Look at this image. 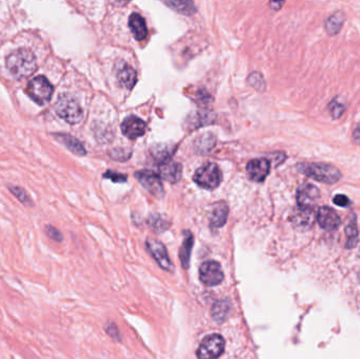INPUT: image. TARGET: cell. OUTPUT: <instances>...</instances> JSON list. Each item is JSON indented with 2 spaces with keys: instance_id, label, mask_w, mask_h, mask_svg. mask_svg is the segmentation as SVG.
<instances>
[{
  "instance_id": "6da1fadb",
  "label": "cell",
  "mask_w": 360,
  "mask_h": 359,
  "mask_svg": "<svg viewBox=\"0 0 360 359\" xmlns=\"http://www.w3.org/2000/svg\"><path fill=\"white\" fill-rule=\"evenodd\" d=\"M6 66L15 78H27L37 71L36 56L29 49L20 48L7 56Z\"/></svg>"
},
{
  "instance_id": "7a4b0ae2",
  "label": "cell",
  "mask_w": 360,
  "mask_h": 359,
  "mask_svg": "<svg viewBox=\"0 0 360 359\" xmlns=\"http://www.w3.org/2000/svg\"><path fill=\"white\" fill-rule=\"evenodd\" d=\"M297 170L314 181L325 185L337 184L342 177L338 168L325 162H300L297 164Z\"/></svg>"
},
{
  "instance_id": "3957f363",
  "label": "cell",
  "mask_w": 360,
  "mask_h": 359,
  "mask_svg": "<svg viewBox=\"0 0 360 359\" xmlns=\"http://www.w3.org/2000/svg\"><path fill=\"white\" fill-rule=\"evenodd\" d=\"M56 114L71 125H76L81 122L83 111L78 101L69 94H60L54 106Z\"/></svg>"
},
{
  "instance_id": "277c9868",
  "label": "cell",
  "mask_w": 360,
  "mask_h": 359,
  "mask_svg": "<svg viewBox=\"0 0 360 359\" xmlns=\"http://www.w3.org/2000/svg\"><path fill=\"white\" fill-rule=\"evenodd\" d=\"M25 92L29 98L40 106H43L51 100L54 93V86L47 77L37 76L29 80Z\"/></svg>"
},
{
  "instance_id": "5b68a950",
  "label": "cell",
  "mask_w": 360,
  "mask_h": 359,
  "mask_svg": "<svg viewBox=\"0 0 360 359\" xmlns=\"http://www.w3.org/2000/svg\"><path fill=\"white\" fill-rule=\"evenodd\" d=\"M221 181V171L215 163H206L194 174V182L199 187L206 190H213L217 188Z\"/></svg>"
},
{
  "instance_id": "8992f818",
  "label": "cell",
  "mask_w": 360,
  "mask_h": 359,
  "mask_svg": "<svg viewBox=\"0 0 360 359\" xmlns=\"http://www.w3.org/2000/svg\"><path fill=\"white\" fill-rule=\"evenodd\" d=\"M224 351V339L218 334L206 336L197 350L199 359H217Z\"/></svg>"
},
{
  "instance_id": "52a82bcc",
  "label": "cell",
  "mask_w": 360,
  "mask_h": 359,
  "mask_svg": "<svg viewBox=\"0 0 360 359\" xmlns=\"http://www.w3.org/2000/svg\"><path fill=\"white\" fill-rule=\"evenodd\" d=\"M224 278L223 271L217 261H205L200 265L199 279L206 287H215L220 285Z\"/></svg>"
},
{
  "instance_id": "ba28073f",
  "label": "cell",
  "mask_w": 360,
  "mask_h": 359,
  "mask_svg": "<svg viewBox=\"0 0 360 359\" xmlns=\"http://www.w3.org/2000/svg\"><path fill=\"white\" fill-rule=\"evenodd\" d=\"M315 219H316V214H315L313 207L297 206L290 215V221L293 226L302 231L310 230L313 227Z\"/></svg>"
},
{
  "instance_id": "9c48e42d",
  "label": "cell",
  "mask_w": 360,
  "mask_h": 359,
  "mask_svg": "<svg viewBox=\"0 0 360 359\" xmlns=\"http://www.w3.org/2000/svg\"><path fill=\"white\" fill-rule=\"evenodd\" d=\"M146 247L152 254L154 259L158 262V264L163 268V270L172 272L173 271V263L170 260L168 251L160 242L155 241V239H147Z\"/></svg>"
},
{
  "instance_id": "30bf717a",
  "label": "cell",
  "mask_w": 360,
  "mask_h": 359,
  "mask_svg": "<svg viewBox=\"0 0 360 359\" xmlns=\"http://www.w3.org/2000/svg\"><path fill=\"white\" fill-rule=\"evenodd\" d=\"M136 178L143 186V188L151 194H153L154 196L156 197L163 196L164 190L161 184V179L157 174L151 171H140L136 173Z\"/></svg>"
},
{
  "instance_id": "8fae6325",
  "label": "cell",
  "mask_w": 360,
  "mask_h": 359,
  "mask_svg": "<svg viewBox=\"0 0 360 359\" xmlns=\"http://www.w3.org/2000/svg\"><path fill=\"white\" fill-rule=\"evenodd\" d=\"M316 219L319 226L326 231H334L339 228L341 219L339 215L329 206H320L316 215Z\"/></svg>"
},
{
  "instance_id": "7c38bea8",
  "label": "cell",
  "mask_w": 360,
  "mask_h": 359,
  "mask_svg": "<svg viewBox=\"0 0 360 359\" xmlns=\"http://www.w3.org/2000/svg\"><path fill=\"white\" fill-rule=\"evenodd\" d=\"M269 169H271V163H269L267 159H253L248 163L247 174L251 181L261 183L268 175Z\"/></svg>"
},
{
  "instance_id": "4fadbf2b",
  "label": "cell",
  "mask_w": 360,
  "mask_h": 359,
  "mask_svg": "<svg viewBox=\"0 0 360 359\" xmlns=\"http://www.w3.org/2000/svg\"><path fill=\"white\" fill-rule=\"evenodd\" d=\"M320 197V192L317 187L311 184H304L297 190V203L298 206L313 207L315 201Z\"/></svg>"
},
{
  "instance_id": "5bb4252c",
  "label": "cell",
  "mask_w": 360,
  "mask_h": 359,
  "mask_svg": "<svg viewBox=\"0 0 360 359\" xmlns=\"http://www.w3.org/2000/svg\"><path fill=\"white\" fill-rule=\"evenodd\" d=\"M122 131L130 139H136L144 135L146 125L143 121L136 116L127 117L122 124Z\"/></svg>"
},
{
  "instance_id": "9a60e30c",
  "label": "cell",
  "mask_w": 360,
  "mask_h": 359,
  "mask_svg": "<svg viewBox=\"0 0 360 359\" xmlns=\"http://www.w3.org/2000/svg\"><path fill=\"white\" fill-rule=\"evenodd\" d=\"M182 173L183 169L182 166L179 163L173 162V161H168L160 164L159 168V175L161 178H163L164 181H167L169 183H177L180 178H182Z\"/></svg>"
},
{
  "instance_id": "2e32d148",
  "label": "cell",
  "mask_w": 360,
  "mask_h": 359,
  "mask_svg": "<svg viewBox=\"0 0 360 359\" xmlns=\"http://www.w3.org/2000/svg\"><path fill=\"white\" fill-rule=\"evenodd\" d=\"M344 21H346V14H344L342 11H336L331 15V16H328L325 19L324 21L325 32L329 36L337 35L340 32V29L342 28Z\"/></svg>"
},
{
  "instance_id": "e0dca14e",
  "label": "cell",
  "mask_w": 360,
  "mask_h": 359,
  "mask_svg": "<svg viewBox=\"0 0 360 359\" xmlns=\"http://www.w3.org/2000/svg\"><path fill=\"white\" fill-rule=\"evenodd\" d=\"M129 25H130L131 31L136 40L141 41L146 37V35H147L146 24H145L143 17H141L139 14L133 13L131 15L130 18H129Z\"/></svg>"
},
{
  "instance_id": "ac0fdd59",
  "label": "cell",
  "mask_w": 360,
  "mask_h": 359,
  "mask_svg": "<svg viewBox=\"0 0 360 359\" xmlns=\"http://www.w3.org/2000/svg\"><path fill=\"white\" fill-rule=\"evenodd\" d=\"M54 137L59 142H62L65 146H67L72 153L79 156H83L86 154L83 144L77 138L69 135V134H54Z\"/></svg>"
},
{
  "instance_id": "d6986e66",
  "label": "cell",
  "mask_w": 360,
  "mask_h": 359,
  "mask_svg": "<svg viewBox=\"0 0 360 359\" xmlns=\"http://www.w3.org/2000/svg\"><path fill=\"white\" fill-rule=\"evenodd\" d=\"M231 310H232V305L229 301H218L212 307L211 310L212 317L218 323L224 322L229 318Z\"/></svg>"
},
{
  "instance_id": "ffe728a7",
  "label": "cell",
  "mask_w": 360,
  "mask_h": 359,
  "mask_svg": "<svg viewBox=\"0 0 360 359\" xmlns=\"http://www.w3.org/2000/svg\"><path fill=\"white\" fill-rule=\"evenodd\" d=\"M229 215V208L224 203H219L215 205L214 210L212 211L211 218H209V223H211V227L215 229H219L222 226H224V223L227 222Z\"/></svg>"
},
{
  "instance_id": "44dd1931",
  "label": "cell",
  "mask_w": 360,
  "mask_h": 359,
  "mask_svg": "<svg viewBox=\"0 0 360 359\" xmlns=\"http://www.w3.org/2000/svg\"><path fill=\"white\" fill-rule=\"evenodd\" d=\"M117 78L123 86L127 88H132L137 82V73L133 68L125 66L124 68L119 69Z\"/></svg>"
},
{
  "instance_id": "7402d4cb",
  "label": "cell",
  "mask_w": 360,
  "mask_h": 359,
  "mask_svg": "<svg viewBox=\"0 0 360 359\" xmlns=\"http://www.w3.org/2000/svg\"><path fill=\"white\" fill-rule=\"evenodd\" d=\"M193 244H194L193 235L190 232H186L185 241L183 243L182 248H180V250H179V258H180V260H182L183 266L185 268H188V266H189Z\"/></svg>"
},
{
  "instance_id": "603a6c76",
  "label": "cell",
  "mask_w": 360,
  "mask_h": 359,
  "mask_svg": "<svg viewBox=\"0 0 360 359\" xmlns=\"http://www.w3.org/2000/svg\"><path fill=\"white\" fill-rule=\"evenodd\" d=\"M174 153V148L172 147V145H168V144H157L154 145L151 149V154L152 156L159 162L164 163L170 161L171 156Z\"/></svg>"
},
{
  "instance_id": "cb8c5ba5",
  "label": "cell",
  "mask_w": 360,
  "mask_h": 359,
  "mask_svg": "<svg viewBox=\"0 0 360 359\" xmlns=\"http://www.w3.org/2000/svg\"><path fill=\"white\" fill-rule=\"evenodd\" d=\"M346 236H347V245L348 249H353L356 247L358 243V229L355 214H352L349 223L346 227Z\"/></svg>"
},
{
  "instance_id": "d4e9b609",
  "label": "cell",
  "mask_w": 360,
  "mask_h": 359,
  "mask_svg": "<svg viewBox=\"0 0 360 359\" xmlns=\"http://www.w3.org/2000/svg\"><path fill=\"white\" fill-rule=\"evenodd\" d=\"M164 4L176 10L177 12L186 15H192L196 12V8H195L194 4L191 2H166Z\"/></svg>"
},
{
  "instance_id": "484cf974",
  "label": "cell",
  "mask_w": 360,
  "mask_h": 359,
  "mask_svg": "<svg viewBox=\"0 0 360 359\" xmlns=\"http://www.w3.org/2000/svg\"><path fill=\"white\" fill-rule=\"evenodd\" d=\"M9 189L11 190V192L14 194L15 197H17V199L24 205H27V206H32L34 203L31 199V197H29L27 195V193L20 187H17V186H14V187H9Z\"/></svg>"
},
{
  "instance_id": "4316f807",
  "label": "cell",
  "mask_w": 360,
  "mask_h": 359,
  "mask_svg": "<svg viewBox=\"0 0 360 359\" xmlns=\"http://www.w3.org/2000/svg\"><path fill=\"white\" fill-rule=\"evenodd\" d=\"M148 224L155 231H158V232L167 230L169 228V226H170L169 221H167L162 216H159V215H153V216L149 217Z\"/></svg>"
},
{
  "instance_id": "83f0119b",
  "label": "cell",
  "mask_w": 360,
  "mask_h": 359,
  "mask_svg": "<svg viewBox=\"0 0 360 359\" xmlns=\"http://www.w3.org/2000/svg\"><path fill=\"white\" fill-rule=\"evenodd\" d=\"M201 140H203L202 142L199 140H196V143H195V146L198 149V151H203L204 152V145H205V151H209L214 145H215V138L213 137V135L211 134H204L203 136L200 137Z\"/></svg>"
},
{
  "instance_id": "f1b7e54d",
  "label": "cell",
  "mask_w": 360,
  "mask_h": 359,
  "mask_svg": "<svg viewBox=\"0 0 360 359\" xmlns=\"http://www.w3.org/2000/svg\"><path fill=\"white\" fill-rule=\"evenodd\" d=\"M44 234L47 235L48 238L52 239L55 243H62L64 241V235L57 228H55L52 224H47L44 227Z\"/></svg>"
},
{
  "instance_id": "f546056e",
  "label": "cell",
  "mask_w": 360,
  "mask_h": 359,
  "mask_svg": "<svg viewBox=\"0 0 360 359\" xmlns=\"http://www.w3.org/2000/svg\"><path fill=\"white\" fill-rule=\"evenodd\" d=\"M327 109L334 119L339 118L343 114V112L346 111V107H344L342 103H340L339 101H337L335 99L328 103Z\"/></svg>"
},
{
  "instance_id": "4dcf8cb0",
  "label": "cell",
  "mask_w": 360,
  "mask_h": 359,
  "mask_svg": "<svg viewBox=\"0 0 360 359\" xmlns=\"http://www.w3.org/2000/svg\"><path fill=\"white\" fill-rule=\"evenodd\" d=\"M333 202L338 205V206H341V207H347V206H350L351 205V200L348 196L346 195H343V194H337L336 196L333 197Z\"/></svg>"
},
{
  "instance_id": "1f68e13d",
  "label": "cell",
  "mask_w": 360,
  "mask_h": 359,
  "mask_svg": "<svg viewBox=\"0 0 360 359\" xmlns=\"http://www.w3.org/2000/svg\"><path fill=\"white\" fill-rule=\"evenodd\" d=\"M103 178H108L113 181L114 183H125L127 182V176L123 175L120 173H116V172H112V171H108L106 174H103Z\"/></svg>"
},
{
  "instance_id": "d6a6232c",
  "label": "cell",
  "mask_w": 360,
  "mask_h": 359,
  "mask_svg": "<svg viewBox=\"0 0 360 359\" xmlns=\"http://www.w3.org/2000/svg\"><path fill=\"white\" fill-rule=\"evenodd\" d=\"M130 156H131V153L125 152L124 149H122V151H120V152H117V149H115V151H113V153H112V157H114L115 159H118V160H120V161L127 160Z\"/></svg>"
},
{
  "instance_id": "836d02e7",
  "label": "cell",
  "mask_w": 360,
  "mask_h": 359,
  "mask_svg": "<svg viewBox=\"0 0 360 359\" xmlns=\"http://www.w3.org/2000/svg\"><path fill=\"white\" fill-rule=\"evenodd\" d=\"M352 140L356 143V144H360V126H358L353 134H352Z\"/></svg>"
},
{
  "instance_id": "e575fe53",
  "label": "cell",
  "mask_w": 360,
  "mask_h": 359,
  "mask_svg": "<svg viewBox=\"0 0 360 359\" xmlns=\"http://www.w3.org/2000/svg\"><path fill=\"white\" fill-rule=\"evenodd\" d=\"M283 3H269V7H272L274 10H279Z\"/></svg>"
},
{
  "instance_id": "d590c367",
  "label": "cell",
  "mask_w": 360,
  "mask_h": 359,
  "mask_svg": "<svg viewBox=\"0 0 360 359\" xmlns=\"http://www.w3.org/2000/svg\"><path fill=\"white\" fill-rule=\"evenodd\" d=\"M358 254H359V256H360V249H359V253Z\"/></svg>"
}]
</instances>
